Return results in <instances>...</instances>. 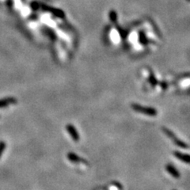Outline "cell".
<instances>
[{"label": "cell", "mask_w": 190, "mask_h": 190, "mask_svg": "<svg viewBox=\"0 0 190 190\" xmlns=\"http://www.w3.org/2000/svg\"><path fill=\"white\" fill-rule=\"evenodd\" d=\"M67 158H68L69 160L71 161V162H72V163H79V162H84V161L82 159H80L78 155H75L74 153H69L68 155H67Z\"/></svg>", "instance_id": "obj_3"}, {"label": "cell", "mask_w": 190, "mask_h": 190, "mask_svg": "<svg viewBox=\"0 0 190 190\" xmlns=\"http://www.w3.org/2000/svg\"><path fill=\"white\" fill-rule=\"evenodd\" d=\"M67 130L68 131L69 135L73 139V140L75 141V142H78L79 139V135L78 134L77 130L75 128L74 126L71 125V124H67Z\"/></svg>", "instance_id": "obj_1"}, {"label": "cell", "mask_w": 190, "mask_h": 190, "mask_svg": "<svg viewBox=\"0 0 190 190\" xmlns=\"http://www.w3.org/2000/svg\"><path fill=\"white\" fill-rule=\"evenodd\" d=\"M6 147V144L4 141H0V158L2 156V155L3 154V152L5 151Z\"/></svg>", "instance_id": "obj_4"}, {"label": "cell", "mask_w": 190, "mask_h": 190, "mask_svg": "<svg viewBox=\"0 0 190 190\" xmlns=\"http://www.w3.org/2000/svg\"><path fill=\"white\" fill-rule=\"evenodd\" d=\"M17 99L14 98H6L0 100V108L6 107L10 105H14V104L17 103Z\"/></svg>", "instance_id": "obj_2"}]
</instances>
